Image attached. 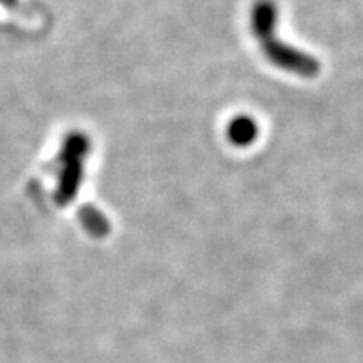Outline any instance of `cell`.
<instances>
[{
  "label": "cell",
  "mask_w": 363,
  "mask_h": 363,
  "mask_svg": "<svg viewBox=\"0 0 363 363\" xmlns=\"http://www.w3.org/2000/svg\"><path fill=\"white\" fill-rule=\"evenodd\" d=\"M0 4L7 9H16L19 6V0H0Z\"/></svg>",
  "instance_id": "obj_1"
}]
</instances>
